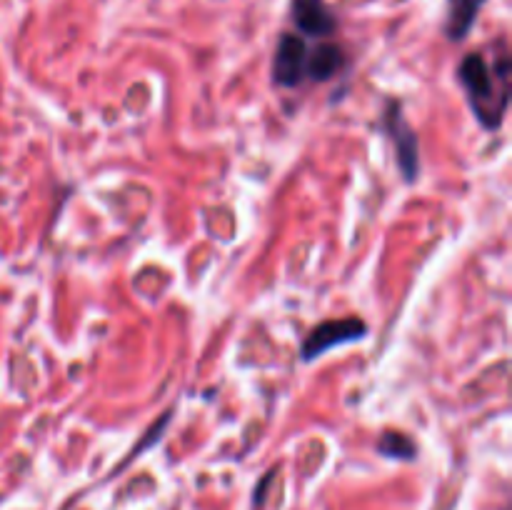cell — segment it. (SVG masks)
Instances as JSON below:
<instances>
[{
	"label": "cell",
	"mask_w": 512,
	"mask_h": 510,
	"mask_svg": "<svg viewBox=\"0 0 512 510\" xmlns=\"http://www.w3.org/2000/svg\"><path fill=\"white\" fill-rule=\"evenodd\" d=\"M293 20L298 30L313 38H325L335 30V15L323 0H293Z\"/></svg>",
	"instance_id": "cell-5"
},
{
	"label": "cell",
	"mask_w": 512,
	"mask_h": 510,
	"mask_svg": "<svg viewBox=\"0 0 512 510\" xmlns=\"http://www.w3.org/2000/svg\"><path fill=\"white\" fill-rule=\"evenodd\" d=\"M458 75L465 93H468L470 108H473L475 118H478L485 128H500L510 100L508 58L503 55L498 63H490V60H485L480 53H470L468 58L460 63Z\"/></svg>",
	"instance_id": "cell-1"
},
{
	"label": "cell",
	"mask_w": 512,
	"mask_h": 510,
	"mask_svg": "<svg viewBox=\"0 0 512 510\" xmlns=\"http://www.w3.org/2000/svg\"><path fill=\"white\" fill-rule=\"evenodd\" d=\"M485 0H448V35L453 40H463L475 25Z\"/></svg>",
	"instance_id": "cell-7"
},
{
	"label": "cell",
	"mask_w": 512,
	"mask_h": 510,
	"mask_svg": "<svg viewBox=\"0 0 512 510\" xmlns=\"http://www.w3.org/2000/svg\"><path fill=\"white\" fill-rule=\"evenodd\" d=\"M368 333V325L358 318H340V320H328V323H320L318 328L310 330V335L303 343V358L313 360L320 358L325 350L338 348V345L350 343V340H360Z\"/></svg>",
	"instance_id": "cell-2"
},
{
	"label": "cell",
	"mask_w": 512,
	"mask_h": 510,
	"mask_svg": "<svg viewBox=\"0 0 512 510\" xmlns=\"http://www.w3.org/2000/svg\"><path fill=\"white\" fill-rule=\"evenodd\" d=\"M385 128H388L390 138L395 140V153H398V165L408 180H415L418 175V138L405 123L400 105L393 103L385 113Z\"/></svg>",
	"instance_id": "cell-4"
},
{
	"label": "cell",
	"mask_w": 512,
	"mask_h": 510,
	"mask_svg": "<svg viewBox=\"0 0 512 510\" xmlns=\"http://www.w3.org/2000/svg\"><path fill=\"white\" fill-rule=\"evenodd\" d=\"M378 450L383 455H388V458H415V443L410 438H405L403 433H385L383 440L378 443Z\"/></svg>",
	"instance_id": "cell-8"
},
{
	"label": "cell",
	"mask_w": 512,
	"mask_h": 510,
	"mask_svg": "<svg viewBox=\"0 0 512 510\" xmlns=\"http://www.w3.org/2000/svg\"><path fill=\"white\" fill-rule=\"evenodd\" d=\"M308 43L300 35L285 33L280 38L278 50H275L273 63V80L283 88H293V85L303 83L305 78V63H308Z\"/></svg>",
	"instance_id": "cell-3"
},
{
	"label": "cell",
	"mask_w": 512,
	"mask_h": 510,
	"mask_svg": "<svg viewBox=\"0 0 512 510\" xmlns=\"http://www.w3.org/2000/svg\"><path fill=\"white\" fill-rule=\"evenodd\" d=\"M345 55L335 43H320L313 50H308V63H305V78L315 83L335 78L343 70Z\"/></svg>",
	"instance_id": "cell-6"
}]
</instances>
